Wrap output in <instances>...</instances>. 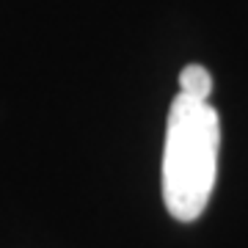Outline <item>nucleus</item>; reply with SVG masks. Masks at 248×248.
<instances>
[{
  "label": "nucleus",
  "mask_w": 248,
  "mask_h": 248,
  "mask_svg": "<svg viewBox=\"0 0 248 248\" xmlns=\"http://www.w3.org/2000/svg\"><path fill=\"white\" fill-rule=\"evenodd\" d=\"M221 152V119L207 99L177 94L169 108L163 146V202L171 218H202L213 196Z\"/></svg>",
  "instance_id": "1"
},
{
  "label": "nucleus",
  "mask_w": 248,
  "mask_h": 248,
  "mask_svg": "<svg viewBox=\"0 0 248 248\" xmlns=\"http://www.w3.org/2000/svg\"><path fill=\"white\" fill-rule=\"evenodd\" d=\"M179 94L193 99H210L213 94V75L204 69L202 63H187L179 72Z\"/></svg>",
  "instance_id": "2"
}]
</instances>
